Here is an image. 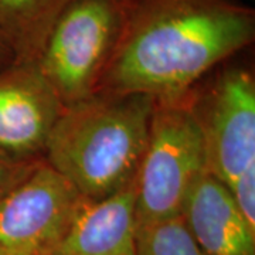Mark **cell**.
<instances>
[{
    "instance_id": "cell-1",
    "label": "cell",
    "mask_w": 255,
    "mask_h": 255,
    "mask_svg": "<svg viewBox=\"0 0 255 255\" xmlns=\"http://www.w3.org/2000/svg\"><path fill=\"white\" fill-rule=\"evenodd\" d=\"M254 38V9L237 0H130L98 91L182 100Z\"/></svg>"
},
{
    "instance_id": "cell-2",
    "label": "cell",
    "mask_w": 255,
    "mask_h": 255,
    "mask_svg": "<svg viewBox=\"0 0 255 255\" xmlns=\"http://www.w3.org/2000/svg\"><path fill=\"white\" fill-rule=\"evenodd\" d=\"M155 100L98 91L65 107L43 159L85 200L105 199L135 182Z\"/></svg>"
},
{
    "instance_id": "cell-3",
    "label": "cell",
    "mask_w": 255,
    "mask_h": 255,
    "mask_svg": "<svg viewBox=\"0 0 255 255\" xmlns=\"http://www.w3.org/2000/svg\"><path fill=\"white\" fill-rule=\"evenodd\" d=\"M130 0H68L46 38L37 67L64 107L98 91L122 34Z\"/></svg>"
},
{
    "instance_id": "cell-4",
    "label": "cell",
    "mask_w": 255,
    "mask_h": 255,
    "mask_svg": "<svg viewBox=\"0 0 255 255\" xmlns=\"http://www.w3.org/2000/svg\"><path fill=\"white\" fill-rule=\"evenodd\" d=\"M207 172L201 130L189 95L156 102L135 179L136 227L182 216L191 186Z\"/></svg>"
},
{
    "instance_id": "cell-5",
    "label": "cell",
    "mask_w": 255,
    "mask_h": 255,
    "mask_svg": "<svg viewBox=\"0 0 255 255\" xmlns=\"http://www.w3.org/2000/svg\"><path fill=\"white\" fill-rule=\"evenodd\" d=\"M209 82L189 94L201 130L207 172L230 187L255 167V78L241 63H223Z\"/></svg>"
},
{
    "instance_id": "cell-6",
    "label": "cell",
    "mask_w": 255,
    "mask_h": 255,
    "mask_svg": "<svg viewBox=\"0 0 255 255\" xmlns=\"http://www.w3.org/2000/svg\"><path fill=\"white\" fill-rule=\"evenodd\" d=\"M84 203L44 159L37 160L0 199V255H54Z\"/></svg>"
},
{
    "instance_id": "cell-7",
    "label": "cell",
    "mask_w": 255,
    "mask_h": 255,
    "mask_svg": "<svg viewBox=\"0 0 255 255\" xmlns=\"http://www.w3.org/2000/svg\"><path fill=\"white\" fill-rule=\"evenodd\" d=\"M64 104L34 63L0 73V156L14 162L43 159Z\"/></svg>"
},
{
    "instance_id": "cell-8",
    "label": "cell",
    "mask_w": 255,
    "mask_h": 255,
    "mask_svg": "<svg viewBox=\"0 0 255 255\" xmlns=\"http://www.w3.org/2000/svg\"><path fill=\"white\" fill-rule=\"evenodd\" d=\"M182 217L204 255H255V230L226 184L209 172L191 186Z\"/></svg>"
},
{
    "instance_id": "cell-9",
    "label": "cell",
    "mask_w": 255,
    "mask_h": 255,
    "mask_svg": "<svg viewBox=\"0 0 255 255\" xmlns=\"http://www.w3.org/2000/svg\"><path fill=\"white\" fill-rule=\"evenodd\" d=\"M54 255H137L135 182L105 199L85 200Z\"/></svg>"
},
{
    "instance_id": "cell-10",
    "label": "cell",
    "mask_w": 255,
    "mask_h": 255,
    "mask_svg": "<svg viewBox=\"0 0 255 255\" xmlns=\"http://www.w3.org/2000/svg\"><path fill=\"white\" fill-rule=\"evenodd\" d=\"M68 0H0V33L16 63H37L55 18Z\"/></svg>"
},
{
    "instance_id": "cell-11",
    "label": "cell",
    "mask_w": 255,
    "mask_h": 255,
    "mask_svg": "<svg viewBox=\"0 0 255 255\" xmlns=\"http://www.w3.org/2000/svg\"><path fill=\"white\" fill-rule=\"evenodd\" d=\"M137 255H204L182 216L136 227Z\"/></svg>"
},
{
    "instance_id": "cell-12",
    "label": "cell",
    "mask_w": 255,
    "mask_h": 255,
    "mask_svg": "<svg viewBox=\"0 0 255 255\" xmlns=\"http://www.w3.org/2000/svg\"><path fill=\"white\" fill-rule=\"evenodd\" d=\"M36 162H14L0 156V199L14 183L27 173Z\"/></svg>"
},
{
    "instance_id": "cell-13",
    "label": "cell",
    "mask_w": 255,
    "mask_h": 255,
    "mask_svg": "<svg viewBox=\"0 0 255 255\" xmlns=\"http://www.w3.org/2000/svg\"><path fill=\"white\" fill-rule=\"evenodd\" d=\"M16 63V55L11 50L9 41L0 33V73Z\"/></svg>"
}]
</instances>
